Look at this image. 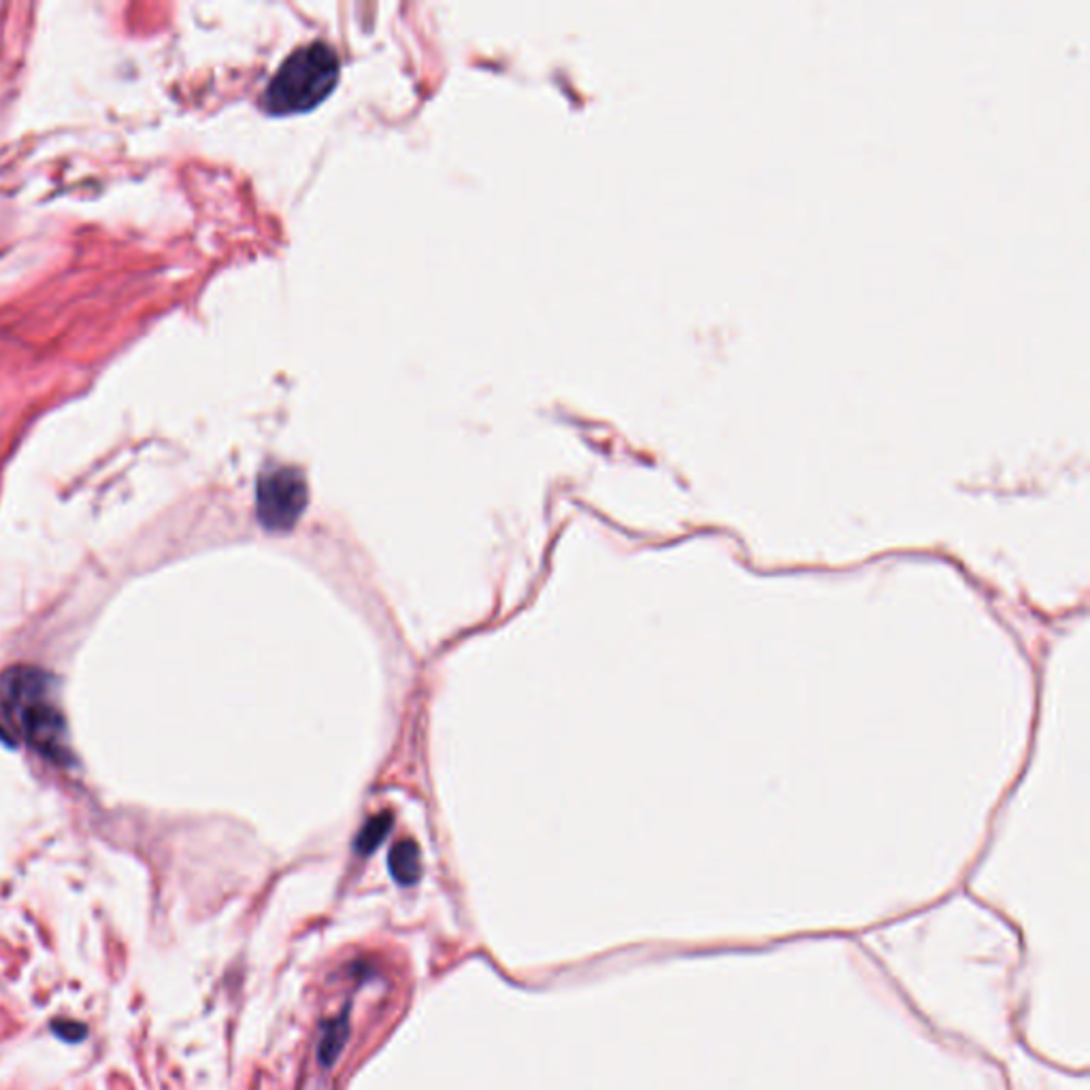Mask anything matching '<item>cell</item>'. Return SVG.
Returning a JSON list of instances; mask_svg holds the SVG:
<instances>
[{
  "label": "cell",
  "instance_id": "5b68a950",
  "mask_svg": "<svg viewBox=\"0 0 1090 1090\" xmlns=\"http://www.w3.org/2000/svg\"><path fill=\"white\" fill-rule=\"evenodd\" d=\"M390 875L401 886H413L422 877V855L413 839H402L393 846L388 855Z\"/></svg>",
  "mask_w": 1090,
  "mask_h": 1090
},
{
  "label": "cell",
  "instance_id": "7a4b0ae2",
  "mask_svg": "<svg viewBox=\"0 0 1090 1090\" xmlns=\"http://www.w3.org/2000/svg\"><path fill=\"white\" fill-rule=\"evenodd\" d=\"M339 75L337 50L326 41H311L280 64L262 94V105L273 115L305 114L335 90Z\"/></svg>",
  "mask_w": 1090,
  "mask_h": 1090
},
{
  "label": "cell",
  "instance_id": "6da1fadb",
  "mask_svg": "<svg viewBox=\"0 0 1090 1090\" xmlns=\"http://www.w3.org/2000/svg\"><path fill=\"white\" fill-rule=\"evenodd\" d=\"M0 709L17 738L50 760H64L66 727L52 678L33 667H13L0 678Z\"/></svg>",
  "mask_w": 1090,
  "mask_h": 1090
},
{
  "label": "cell",
  "instance_id": "3957f363",
  "mask_svg": "<svg viewBox=\"0 0 1090 1090\" xmlns=\"http://www.w3.org/2000/svg\"><path fill=\"white\" fill-rule=\"evenodd\" d=\"M309 488L294 466H275L260 475L256 488V514L269 530H290L307 510Z\"/></svg>",
  "mask_w": 1090,
  "mask_h": 1090
},
{
  "label": "cell",
  "instance_id": "8992f818",
  "mask_svg": "<svg viewBox=\"0 0 1090 1090\" xmlns=\"http://www.w3.org/2000/svg\"><path fill=\"white\" fill-rule=\"evenodd\" d=\"M393 824H395V816L390 811H382V813H375L373 818H369L356 837V844H354L356 852L362 857L373 855L384 844V839L390 835Z\"/></svg>",
  "mask_w": 1090,
  "mask_h": 1090
},
{
  "label": "cell",
  "instance_id": "277c9868",
  "mask_svg": "<svg viewBox=\"0 0 1090 1090\" xmlns=\"http://www.w3.org/2000/svg\"><path fill=\"white\" fill-rule=\"evenodd\" d=\"M349 1034H351V1025H349V1010L345 1008L344 1012L329 1021L322 1031H320V1041H318V1061L324 1065V1067H333L339 1059V1054L344 1052L345 1046H347V1039H349Z\"/></svg>",
  "mask_w": 1090,
  "mask_h": 1090
}]
</instances>
